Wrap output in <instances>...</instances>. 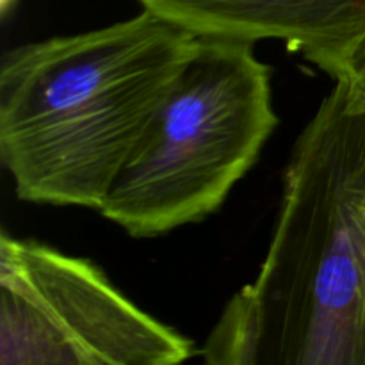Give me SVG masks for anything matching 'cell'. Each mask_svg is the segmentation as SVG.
Returning <instances> with one entry per match:
<instances>
[{
  "mask_svg": "<svg viewBox=\"0 0 365 365\" xmlns=\"http://www.w3.org/2000/svg\"><path fill=\"white\" fill-rule=\"evenodd\" d=\"M16 4V0H0V9H2V14H7L11 11V7Z\"/></svg>",
  "mask_w": 365,
  "mask_h": 365,
  "instance_id": "7",
  "label": "cell"
},
{
  "mask_svg": "<svg viewBox=\"0 0 365 365\" xmlns=\"http://www.w3.org/2000/svg\"><path fill=\"white\" fill-rule=\"evenodd\" d=\"M278 121L271 70L253 43L198 38L98 212L138 239L207 220Z\"/></svg>",
  "mask_w": 365,
  "mask_h": 365,
  "instance_id": "3",
  "label": "cell"
},
{
  "mask_svg": "<svg viewBox=\"0 0 365 365\" xmlns=\"http://www.w3.org/2000/svg\"><path fill=\"white\" fill-rule=\"evenodd\" d=\"M198 36L143 9L0 64V160L21 202L100 210Z\"/></svg>",
  "mask_w": 365,
  "mask_h": 365,
  "instance_id": "2",
  "label": "cell"
},
{
  "mask_svg": "<svg viewBox=\"0 0 365 365\" xmlns=\"http://www.w3.org/2000/svg\"><path fill=\"white\" fill-rule=\"evenodd\" d=\"M335 81H342L349 88L351 95L359 100L362 106H365V48L360 53H356L342 73ZM334 81V82H335Z\"/></svg>",
  "mask_w": 365,
  "mask_h": 365,
  "instance_id": "6",
  "label": "cell"
},
{
  "mask_svg": "<svg viewBox=\"0 0 365 365\" xmlns=\"http://www.w3.org/2000/svg\"><path fill=\"white\" fill-rule=\"evenodd\" d=\"M195 346L132 303L98 266L0 237V364L177 365Z\"/></svg>",
  "mask_w": 365,
  "mask_h": 365,
  "instance_id": "4",
  "label": "cell"
},
{
  "mask_svg": "<svg viewBox=\"0 0 365 365\" xmlns=\"http://www.w3.org/2000/svg\"><path fill=\"white\" fill-rule=\"evenodd\" d=\"M198 38L278 39L337 78L365 48V0H138Z\"/></svg>",
  "mask_w": 365,
  "mask_h": 365,
  "instance_id": "5",
  "label": "cell"
},
{
  "mask_svg": "<svg viewBox=\"0 0 365 365\" xmlns=\"http://www.w3.org/2000/svg\"><path fill=\"white\" fill-rule=\"evenodd\" d=\"M214 365H365V106L342 81L296 139L269 250L202 348Z\"/></svg>",
  "mask_w": 365,
  "mask_h": 365,
  "instance_id": "1",
  "label": "cell"
}]
</instances>
